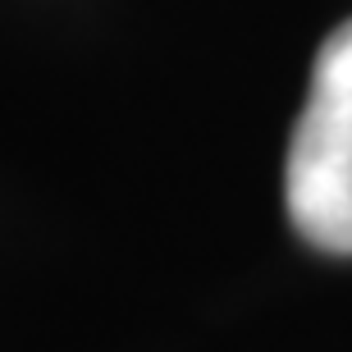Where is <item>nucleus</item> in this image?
<instances>
[{
	"mask_svg": "<svg viewBox=\"0 0 352 352\" xmlns=\"http://www.w3.org/2000/svg\"><path fill=\"white\" fill-rule=\"evenodd\" d=\"M288 220L311 248L352 256V19L320 41L284 165Z\"/></svg>",
	"mask_w": 352,
	"mask_h": 352,
	"instance_id": "obj_1",
	"label": "nucleus"
}]
</instances>
